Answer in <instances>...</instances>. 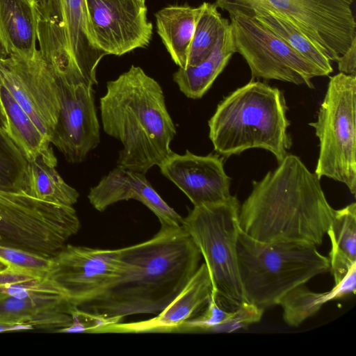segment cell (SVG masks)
<instances>
[{
	"label": "cell",
	"mask_w": 356,
	"mask_h": 356,
	"mask_svg": "<svg viewBox=\"0 0 356 356\" xmlns=\"http://www.w3.org/2000/svg\"><path fill=\"white\" fill-rule=\"evenodd\" d=\"M124 269L99 294L76 306L108 324L128 316L158 314L199 268L201 254L181 226H161L152 238L120 248Z\"/></svg>",
	"instance_id": "cell-1"
},
{
	"label": "cell",
	"mask_w": 356,
	"mask_h": 356,
	"mask_svg": "<svg viewBox=\"0 0 356 356\" xmlns=\"http://www.w3.org/2000/svg\"><path fill=\"white\" fill-rule=\"evenodd\" d=\"M259 181L240 207V228L264 242L322 243L335 209L320 179L300 159L288 154Z\"/></svg>",
	"instance_id": "cell-2"
},
{
	"label": "cell",
	"mask_w": 356,
	"mask_h": 356,
	"mask_svg": "<svg viewBox=\"0 0 356 356\" xmlns=\"http://www.w3.org/2000/svg\"><path fill=\"white\" fill-rule=\"evenodd\" d=\"M99 109L104 132L123 145L117 166L146 174L173 152L176 128L163 89L140 67L107 82Z\"/></svg>",
	"instance_id": "cell-3"
},
{
	"label": "cell",
	"mask_w": 356,
	"mask_h": 356,
	"mask_svg": "<svg viewBox=\"0 0 356 356\" xmlns=\"http://www.w3.org/2000/svg\"><path fill=\"white\" fill-rule=\"evenodd\" d=\"M287 110L280 90L252 79L226 96L209 120L214 150L229 157L248 149H264L280 163L292 144Z\"/></svg>",
	"instance_id": "cell-4"
},
{
	"label": "cell",
	"mask_w": 356,
	"mask_h": 356,
	"mask_svg": "<svg viewBox=\"0 0 356 356\" xmlns=\"http://www.w3.org/2000/svg\"><path fill=\"white\" fill-rule=\"evenodd\" d=\"M237 261L246 302L263 309L278 305L291 290L330 270L329 257L300 242H264L241 228Z\"/></svg>",
	"instance_id": "cell-5"
},
{
	"label": "cell",
	"mask_w": 356,
	"mask_h": 356,
	"mask_svg": "<svg viewBox=\"0 0 356 356\" xmlns=\"http://www.w3.org/2000/svg\"><path fill=\"white\" fill-rule=\"evenodd\" d=\"M240 207L233 195L224 202L193 207L181 224L204 258L212 291L229 311L246 302L236 251Z\"/></svg>",
	"instance_id": "cell-6"
},
{
	"label": "cell",
	"mask_w": 356,
	"mask_h": 356,
	"mask_svg": "<svg viewBox=\"0 0 356 356\" xmlns=\"http://www.w3.org/2000/svg\"><path fill=\"white\" fill-rule=\"evenodd\" d=\"M356 76H331L317 121L309 123L320 141L314 173L344 184L356 192Z\"/></svg>",
	"instance_id": "cell-7"
},
{
	"label": "cell",
	"mask_w": 356,
	"mask_h": 356,
	"mask_svg": "<svg viewBox=\"0 0 356 356\" xmlns=\"http://www.w3.org/2000/svg\"><path fill=\"white\" fill-rule=\"evenodd\" d=\"M80 226L73 207L0 191V245L52 257Z\"/></svg>",
	"instance_id": "cell-8"
},
{
	"label": "cell",
	"mask_w": 356,
	"mask_h": 356,
	"mask_svg": "<svg viewBox=\"0 0 356 356\" xmlns=\"http://www.w3.org/2000/svg\"><path fill=\"white\" fill-rule=\"evenodd\" d=\"M229 17L236 52L248 63L253 78L275 79L314 88L312 79L327 76L254 17L225 8Z\"/></svg>",
	"instance_id": "cell-9"
},
{
	"label": "cell",
	"mask_w": 356,
	"mask_h": 356,
	"mask_svg": "<svg viewBox=\"0 0 356 356\" xmlns=\"http://www.w3.org/2000/svg\"><path fill=\"white\" fill-rule=\"evenodd\" d=\"M273 11L301 31L332 61L356 38L353 0H216Z\"/></svg>",
	"instance_id": "cell-10"
},
{
	"label": "cell",
	"mask_w": 356,
	"mask_h": 356,
	"mask_svg": "<svg viewBox=\"0 0 356 356\" xmlns=\"http://www.w3.org/2000/svg\"><path fill=\"white\" fill-rule=\"evenodd\" d=\"M38 40L43 58L49 64L75 62L97 72L106 54L93 41L85 0H47L38 6Z\"/></svg>",
	"instance_id": "cell-11"
},
{
	"label": "cell",
	"mask_w": 356,
	"mask_h": 356,
	"mask_svg": "<svg viewBox=\"0 0 356 356\" xmlns=\"http://www.w3.org/2000/svg\"><path fill=\"white\" fill-rule=\"evenodd\" d=\"M124 269L120 248L65 245L51 257L46 277L76 307L99 294Z\"/></svg>",
	"instance_id": "cell-12"
},
{
	"label": "cell",
	"mask_w": 356,
	"mask_h": 356,
	"mask_svg": "<svg viewBox=\"0 0 356 356\" xmlns=\"http://www.w3.org/2000/svg\"><path fill=\"white\" fill-rule=\"evenodd\" d=\"M0 81L51 143L60 106L53 70L39 49L31 58L0 57Z\"/></svg>",
	"instance_id": "cell-13"
},
{
	"label": "cell",
	"mask_w": 356,
	"mask_h": 356,
	"mask_svg": "<svg viewBox=\"0 0 356 356\" xmlns=\"http://www.w3.org/2000/svg\"><path fill=\"white\" fill-rule=\"evenodd\" d=\"M93 41L104 52L122 56L147 47L153 26L143 0H85Z\"/></svg>",
	"instance_id": "cell-14"
},
{
	"label": "cell",
	"mask_w": 356,
	"mask_h": 356,
	"mask_svg": "<svg viewBox=\"0 0 356 356\" xmlns=\"http://www.w3.org/2000/svg\"><path fill=\"white\" fill-rule=\"evenodd\" d=\"M161 174L175 184L193 207L224 202L229 199L231 179L218 154L199 156L186 150L172 152L159 165Z\"/></svg>",
	"instance_id": "cell-15"
},
{
	"label": "cell",
	"mask_w": 356,
	"mask_h": 356,
	"mask_svg": "<svg viewBox=\"0 0 356 356\" xmlns=\"http://www.w3.org/2000/svg\"><path fill=\"white\" fill-rule=\"evenodd\" d=\"M211 291L209 271L203 263L178 296L155 317L136 322L107 324L93 333L177 332L184 323L205 307Z\"/></svg>",
	"instance_id": "cell-16"
},
{
	"label": "cell",
	"mask_w": 356,
	"mask_h": 356,
	"mask_svg": "<svg viewBox=\"0 0 356 356\" xmlns=\"http://www.w3.org/2000/svg\"><path fill=\"white\" fill-rule=\"evenodd\" d=\"M88 198L99 211L118 202L136 200L159 218L161 226H181L183 218L155 191L145 174L117 166L91 188Z\"/></svg>",
	"instance_id": "cell-17"
},
{
	"label": "cell",
	"mask_w": 356,
	"mask_h": 356,
	"mask_svg": "<svg viewBox=\"0 0 356 356\" xmlns=\"http://www.w3.org/2000/svg\"><path fill=\"white\" fill-rule=\"evenodd\" d=\"M74 307L63 296L17 298L0 291V323L54 329L56 332L72 324Z\"/></svg>",
	"instance_id": "cell-18"
},
{
	"label": "cell",
	"mask_w": 356,
	"mask_h": 356,
	"mask_svg": "<svg viewBox=\"0 0 356 356\" xmlns=\"http://www.w3.org/2000/svg\"><path fill=\"white\" fill-rule=\"evenodd\" d=\"M38 25L34 0H0V57L33 56Z\"/></svg>",
	"instance_id": "cell-19"
},
{
	"label": "cell",
	"mask_w": 356,
	"mask_h": 356,
	"mask_svg": "<svg viewBox=\"0 0 356 356\" xmlns=\"http://www.w3.org/2000/svg\"><path fill=\"white\" fill-rule=\"evenodd\" d=\"M0 124L28 161L39 156L57 165L51 143L0 81Z\"/></svg>",
	"instance_id": "cell-20"
},
{
	"label": "cell",
	"mask_w": 356,
	"mask_h": 356,
	"mask_svg": "<svg viewBox=\"0 0 356 356\" xmlns=\"http://www.w3.org/2000/svg\"><path fill=\"white\" fill-rule=\"evenodd\" d=\"M234 53L232 28L227 19L211 54L196 65L179 67L173 80L188 98L200 99L211 87Z\"/></svg>",
	"instance_id": "cell-21"
},
{
	"label": "cell",
	"mask_w": 356,
	"mask_h": 356,
	"mask_svg": "<svg viewBox=\"0 0 356 356\" xmlns=\"http://www.w3.org/2000/svg\"><path fill=\"white\" fill-rule=\"evenodd\" d=\"M202 4L170 5L155 13L156 31L173 62L186 67L190 44Z\"/></svg>",
	"instance_id": "cell-22"
},
{
	"label": "cell",
	"mask_w": 356,
	"mask_h": 356,
	"mask_svg": "<svg viewBox=\"0 0 356 356\" xmlns=\"http://www.w3.org/2000/svg\"><path fill=\"white\" fill-rule=\"evenodd\" d=\"M218 8H231L247 12L280 37L289 46L318 66L327 76L332 72L331 61L301 31L277 13L257 6L215 1Z\"/></svg>",
	"instance_id": "cell-23"
},
{
	"label": "cell",
	"mask_w": 356,
	"mask_h": 356,
	"mask_svg": "<svg viewBox=\"0 0 356 356\" xmlns=\"http://www.w3.org/2000/svg\"><path fill=\"white\" fill-rule=\"evenodd\" d=\"M331 241L330 269L335 284L356 266V204L335 210L327 233Z\"/></svg>",
	"instance_id": "cell-24"
},
{
	"label": "cell",
	"mask_w": 356,
	"mask_h": 356,
	"mask_svg": "<svg viewBox=\"0 0 356 356\" xmlns=\"http://www.w3.org/2000/svg\"><path fill=\"white\" fill-rule=\"evenodd\" d=\"M29 162L31 196L51 204L73 207L79 194L67 184L56 166L39 156Z\"/></svg>",
	"instance_id": "cell-25"
},
{
	"label": "cell",
	"mask_w": 356,
	"mask_h": 356,
	"mask_svg": "<svg viewBox=\"0 0 356 356\" xmlns=\"http://www.w3.org/2000/svg\"><path fill=\"white\" fill-rule=\"evenodd\" d=\"M0 191L31 195L29 162L1 124Z\"/></svg>",
	"instance_id": "cell-26"
},
{
	"label": "cell",
	"mask_w": 356,
	"mask_h": 356,
	"mask_svg": "<svg viewBox=\"0 0 356 356\" xmlns=\"http://www.w3.org/2000/svg\"><path fill=\"white\" fill-rule=\"evenodd\" d=\"M202 6L190 44L186 67L199 64L211 54L227 19L221 16L214 3L204 2Z\"/></svg>",
	"instance_id": "cell-27"
},
{
	"label": "cell",
	"mask_w": 356,
	"mask_h": 356,
	"mask_svg": "<svg viewBox=\"0 0 356 356\" xmlns=\"http://www.w3.org/2000/svg\"><path fill=\"white\" fill-rule=\"evenodd\" d=\"M330 301L328 291H312L304 284L288 292L280 300L285 323L297 327L314 315L326 302Z\"/></svg>",
	"instance_id": "cell-28"
},
{
	"label": "cell",
	"mask_w": 356,
	"mask_h": 356,
	"mask_svg": "<svg viewBox=\"0 0 356 356\" xmlns=\"http://www.w3.org/2000/svg\"><path fill=\"white\" fill-rule=\"evenodd\" d=\"M0 260L8 266L46 277L51 257H44L20 248L0 245Z\"/></svg>",
	"instance_id": "cell-29"
},
{
	"label": "cell",
	"mask_w": 356,
	"mask_h": 356,
	"mask_svg": "<svg viewBox=\"0 0 356 356\" xmlns=\"http://www.w3.org/2000/svg\"><path fill=\"white\" fill-rule=\"evenodd\" d=\"M232 311L223 307L212 291L204 311L184 323L177 332L210 333L212 328L224 322Z\"/></svg>",
	"instance_id": "cell-30"
},
{
	"label": "cell",
	"mask_w": 356,
	"mask_h": 356,
	"mask_svg": "<svg viewBox=\"0 0 356 356\" xmlns=\"http://www.w3.org/2000/svg\"><path fill=\"white\" fill-rule=\"evenodd\" d=\"M264 309L248 302L231 312L229 317L222 323L211 329L210 333H230L244 329L259 322Z\"/></svg>",
	"instance_id": "cell-31"
},
{
	"label": "cell",
	"mask_w": 356,
	"mask_h": 356,
	"mask_svg": "<svg viewBox=\"0 0 356 356\" xmlns=\"http://www.w3.org/2000/svg\"><path fill=\"white\" fill-rule=\"evenodd\" d=\"M356 290V266H353L344 277L335 284L328 291L330 300L340 299L350 294H355Z\"/></svg>",
	"instance_id": "cell-32"
},
{
	"label": "cell",
	"mask_w": 356,
	"mask_h": 356,
	"mask_svg": "<svg viewBox=\"0 0 356 356\" xmlns=\"http://www.w3.org/2000/svg\"><path fill=\"white\" fill-rule=\"evenodd\" d=\"M336 62L340 72L356 76V38L353 40L348 49L341 55Z\"/></svg>",
	"instance_id": "cell-33"
},
{
	"label": "cell",
	"mask_w": 356,
	"mask_h": 356,
	"mask_svg": "<svg viewBox=\"0 0 356 356\" xmlns=\"http://www.w3.org/2000/svg\"><path fill=\"white\" fill-rule=\"evenodd\" d=\"M34 329L29 325H8L0 323V332H9V331H18V330H29Z\"/></svg>",
	"instance_id": "cell-34"
},
{
	"label": "cell",
	"mask_w": 356,
	"mask_h": 356,
	"mask_svg": "<svg viewBox=\"0 0 356 356\" xmlns=\"http://www.w3.org/2000/svg\"><path fill=\"white\" fill-rule=\"evenodd\" d=\"M34 1L36 3L38 6L44 5L47 1V0H34Z\"/></svg>",
	"instance_id": "cell-35"
},
{
	"label": "cell",
	"mask_w": 356,
	"mask_h": 356,
	"mask_svg": "<svg viewBox=\"0 0 356 356\" xmlns=\"http://www.w3.org/2000/svg\"><path fill=\"white\" fill-rule=\"evenodd\" d=\"M8 266L1 260H0V270H3L6 268Z\"/></svg>",
	"instance_id": "cell-36"
},
{
	"label": "cell",
	"mask_w": 356,
	"mask_h": 356,
	"mask_svg": "<svg viewBox=\"0 0 356 356\" xmlns=\"http://www.w3.org/2000/svg\"><path fill=\"white\" fill-rule=\"evenodd\" d=\"M143 1H145L146 0H143Z\"/></svg>",
	"instance_id": "cell-37"
}]
</instances>
